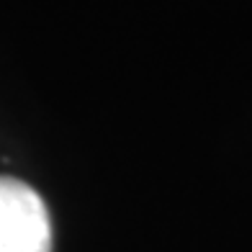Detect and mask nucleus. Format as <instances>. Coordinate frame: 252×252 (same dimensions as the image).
<instances>
[{
  "label": "nucleus",
  "mask_w": 252,
  "mask_h": 252,
  "mask_svg": "<svg viewBox=\"0 0 252 252\" xmlns=\"http://www.w3.org/2000/svg\"><path fill=\"white\" fill-rule=\"evenodd\" d=\"M0 252H52V221L41 196L0 175Z\"/></svg>",
  "instance_id": "1"
}]
</instances>
